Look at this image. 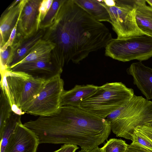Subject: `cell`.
Returning <instances> with one entry per match:
<instances>
[{
  "instance_id": "cell-1",
  "label": "cell",
  "mask_w": 152,
  "mask_h": 152,
  "mask_svg": "<svg viewBox=\"0 0 152 152\" xmlns=\"http://www.w3.org/2000/svg\"><path fill=\"white\" fill-rule=\"evenodd\" d=\"M113 39L109 29L90 15L74 0H64L42 39L55 45L51 62L62 73L69 61L79 63Z\"/></svg>"
},
{
  "instance_id": "cell-2",
  "label": "cell",
  "mask_w": 152,
  "mask_h": 152,
  "mask_svg": "<svg viewBox=\"0 0 152 152\" xmlns=\"http://www.w3.org/2000/svg\"><path fill=\"white\" fill-rule=\"evenodd\" d=\"M24 125L34 133L39 144H70L90 150L104 143L111 131L109 122L78 107L61 106L53 114L40 116Z\"/></svg>"
},
{
  "instance_id": "cell-3",
  "label": "cell",
  "mask_w": 152,
  "mask_h": 152,
  "mask_svg": "<svg viewBox=\"0 0 152 152\" xmlns=\"http://www.w3.org/2000/svg\"><path fill=\"white\" fill-rule=\"evenodd\" d=\"M1 91L6 96L12 112L22 115L23 109L36 97L46 80L7 68L0 70Z\"/></svg>"
},
{
  "instance_id": "cell-4",
  "label": "cell",
  "mask_w": 152,
  "mask_h": 152,
  "mask_svg": "<svg viewBox=\"0 0 152 152\" xmlns=\"http://www.w3.org/2000/svg\"><path fill=\"white\" fill-rule=\"evenodd\" d=\"M106 118L116 137L131 140L136 127L152 121V102L134 95L126 105L115 110Z\"/></svg>"
},
{
  "instance_id": "cell-5",
  "label": "cell",
  "mask_w": 152,
  "mask_h": 152,
  "mask_svg": "<svg viewBox=\"0 0 152 152\" xmlns=\"http://www.w3.org/2000/svg\"><path fill=\"white\" fill-rule=\"evenodd\" d=\"M133 89L121 82L107 83L83 100L79 107L104 118L126 105L134 95Z\"/></svg>"
},
{
  "instance_id": "cell-6",
  "label": "cell",
  "mask_w": 152,
  "mask_h": 152,
  "mask_svg": "<svg viewBox=\"0 0 152 152\" xmlns=\"http://www.w3.org/2000/svg\"><path fill=\"white\" fill-rule=\"evenodd\" d=\"M105 48V56L119 61L146 60L152 56V37L144 35L113 38Z\"/></svg>"
},
{
  "instance_id": "cell-7",
  "label": "cell",
  "mask_w": 152,
  "mask_h": 152,
  "mask_svg": "<svg viewBox=\"0 0 152 152\" xmlns=\"http://www.w3.org/2000/svg\"><path fill=\"white\" fill-rule=\"evenodd\" d=\"M64 83L61 75L46 80L34 98L23 109L28 114L48 116L55 113L61 107V96L64 90Z\"/></svg>"
},
{
  "instance_id": "cell-8",
  "label": "cell",
  "mask_w": 152,
  "mask_h": 152,
  "mask_svg": "<svg viewBox=\"0 0 152 152\" xmlns=\"http://www.w3.org/2000/svg\"><path fill=\"white\" fill-rule=\"evenodd\" d=\"M99 1L107 9L110 17L109 22L117 38L147 35L138 28L135 17L134 0H115L114 6L108 7L102 0Z\"/></svg>"
},
{
  "instance_id": "cell-9",
  "label": "cell",
  "mask_w": 152,
  "mask_h": 152,
  "mask_svg": "<svg viewBox=\"0 0 152 152\" xmlns=\"http://www.w3.org/2000/svg\"><path fill=\"white\" fill-rule=\"evenodd\" d=\"M39 144L34 133L20 123L11 136L4 152H37Z\"/></svg>"
},
{
  "instance_id": "cell-10",
  "label": "cell",
  "mask_w": 152,
  "mask_h": 152,
  "mask_svg": "<svg viewBox=\"0 0 152 152\" xmlns=\"http://www.w3.org/2000/svg\"><path fill=\"white\" fill-rule=\"evenodd\" d=\"M45 29L39 28L29 36L16 35L12 47L7 68L11 69L25 58L34 47L42 39Z\"/></svg>"
},
{
  "instance_id": "cell-11",
  "label": "cell",
  "mask_w": 152,
  "mask_h": 152,
  "mask_svg": "<svg viewBox=\"0 0 152 152\" xmlns=\"http://www.w3.org/2000/svg\"><path fill=\"white\" fill-rule=\"evenodd\" d=\"M41 0H26L21 11L17 35L26 37L38 30L39 9Z\"/></svg>"
},
{
  "instance_id": "cell-12",
  "label": "cell",
  "mask_w": 152,
  "mask_h": 152,
  "mask_svg": "<svg viewBox=\"0 0 152 152\" xmlns=\"http://www.w3.org/2000/svg\"><path fill=\"white\" fill-rule=\"evenodd\" d=\"M126 71L129 75L132 76L134 84L145 97L146 99H152V68L139 61L132 64Z\"/></svg>"
},
{
  "instance_id": "cell-13",
  "label": "cell",
  "mask_w": 152,
  "mask_h": 152,
  "mask_svg": "<svg viewBox=\"0 0 152 152\" xmlns=\"http://www.w3.org/2000/svg\"><path fill=\"white\" fill-rule=\"evenodd\" d=\"M10 69L46 79L61 73L51 61H37L21 63Z\"/></svg>"
},
{
  "instance_id": "cell-14",
  "label": "cell",
  "mask_w": 152,
  "mask_h": 152,
  "mask_svg": "<svg viewBox=\"0 0 152 152\" xmlns=\"http://www.w3.org/2000/svg\"><path fill=\"white\" fill-rule=\"evenodd\" d=\"M26 0H21L12 9L6 10L2 14L0 20V48L8 40L11 32L18 20Z\"/></svg>"
},
{
  "instance_id": "cell-15",
  "label": "cell",
  "mask_w": 152,
  "mask_h": 152,
  "mask_svg": "<svg viewBox=\"0 0 152 152\" xmlns=\"http://www.w3.org/2000/svg\"><path fill=\"white\" fill-rule=\"evenodd\" d=\"M98 86L91 84L76 85L71 89L64 91L61 96V106L79 107L82 101L94 93Z\"/></svg>"
},
{
  "instance_id": "cell-16",
  "label": "cell",
  "mask_w": 152,
  "mask_h": 152,
  "mask_svg": "<svg viewBox=\"0 0 152 152\" xmlns=\"http://www.w3.org/2000/svg\"><path fill=\"white\" fill-rule=\"evenodd\" d=\"M134 5L138 28L147 35L152 37V7L147 5L145 0H134Z\"/></svg>"
},
{
  "instance_id": "cell-17",
  "label": "cell",
  "mask_w": 152,
  "mask_h": 152,
  "mask_svg": "<svg viewBox=\"0 0 152 152\" xmlns=\"http://www.w3.org/2000/svg\"><path fill=\"white\" fill-rule=\"evenodd\" d=\"M79 6L92 17L100 22H109L108 11L98 0H74Z\"/></svg>"
},
{
  "instance_id": "cell-18",
  "label": "cell",
  "mask_w": 152,
  "mask_h": 152,
  "mask_svg": "<svg viewBox=\"0 0 152 152\" xmlns=\"http://www.w3.org/2000/svg\"><path fill=\"white\" fill-rule=\"evenodd\" d=\"M55 47L54 44L42 39L28 55L18 64L37 61H51V53Z\"/></svg>"
},
{
  "instance_id": "cell-19",
  "label": "cell",
  "mask_w": 152,
  "mask_h": 152,
  "mask_svg": "<svg viewBox=\"0 0 152 152\" xmlns=\"http://www.w3.org/2000/svg\"><path fill=\"white\" fill-rule=\"evenodd\" d=\"M21 115L12 112L0 131V152H4L9 140L17 125L21 123Z\"/></svg>"
},
{
  "instance_id": "cell-20",
  "label": "cell",
  "mask_w": 152,
  "mask_h": 152,
  "mask_svg": "<svg viewBox=\"0 0 152 152\" xmlns=\"http://www.w3.org/2000/svg\"><path fill=\"white\" fill-rule=\"evenodd\" d=\"M64 0H53L50 9L43 20L40 22L38 28L45 29L53 24L58 10Z\"/></svg>"
},
{
  "instance_id": "cell-21",
  "label": "cell",
  "mask_w": 152,
  "mask_h": 152,
  "mask_svg": "<svg viewBox=\"0 0 152 152\" xmlns=\"http://www.w3.org/2000/svg\"><path fill=\"white\" fill-rule=\"evenodd\" d=\"M128 145L121 139L111 138L101 148L102 152H124Z\"/></svg>"
},
{
  "instance_id": "cell-22",
  "label": "cell",
  "mask_w": 152,
  "mask_h": 152,
  "mask_svg": "<svg viewBox=\"0 0 152 152\" xmlns=\"http://www.w3.org/2000/svg\"><path fill=\"white\" fill-rule=\"evenodd\" d=\"M12 112L11 107L6 96L1 91L0 96V131Z\"/></svg>"
},
{
  "instance_id": "cell-23",
  "label": "cell",
  "mask_w": 152,
  "mask_h": 152,
  "mask_svg": "<svg viewBox=\"0 0 152 152\" xmlns=\"http://www.w3.org/2000/svg\"><path fill=\"white\" fill-rule=\"evenodd\" d=\"M132 142L138 143L152 151V141L142 133L135 129L131 136Z\"/></svg>"
},
{
  "instance_id": "cell-24",
  "label": "cell",
  "mask_w": 152,
  "mask_h": 152,
  "mask_svg": "<svg viewBox=\"0 0 152 152\" xmlns=\"http://www.w3.org/2000/svg\"><path fill=\"white\" fill-rule=\"evenodd\" d=\"M53 0H41L39 9L38 26L50 9Z\"/></svg>"
},
{
  "instance_id": "cell-25",
  "label": "cell",
  "mask_w": 152,
  "mask_h": 152,
  "mask_svg": "<svg viewBox=\"0 0 152 152\" xmlns=\"http://www.w3.org/2000/svg\"><path fill=\"white\" fill-rule=\"evenodd\" d=\"M12 50V47L10 46L4 51H0V70L7 68V66Z\"/></svg>"
},
{
  "instance_id": "cell-26",
  "label": "cell",
  "mask_w": 152,
  "mask_h": 152,
  "mask_svg": "<svg viewBox=\"0 0 152 152\" xmlns=\"http://www.w3.org/2000/svg\"><path fill=\"white\" fill-rule=\"evenodd\" d=\"M124 152H152L151 151L138 143H131L128 145Z\"/></svg>"
},
{
  "instance_id": "cell-27",
  "label": "cell",
  "mask_w": 152,
  "mask_h": 152,
  "mask_svg": "<svg viewBox=\"0 0 152 152\" xmlns=\"http://www.w3.org/2000/svg\"><path fill=\"white\" fill-rule=\"evenodd\" d=\"M19 20V18L12 31L8 40L5 45L0 49V51H4L8 47L12 46V45L17 35V27Z\"/></svg>"
},
{
  "instance_id": "cell-28",
  "label": "cell",
  "mask_w": 152,
  "mask_h": 152,
  "mask_svg": "<svg viewBox=\"0 0 152 152\" xmlns=\"http://www.w3.org/2000/svg\"><path fill=\"white\" fill-rule=\"evenodd\" d=\"M140 131L152 141V128L146 124L139 126L135 129Z\"/></svg>"
},
{
  "instance_id": "cell-29",
  "label": "cell",
  "mask_w": 152,
  "mask_h": 152,
  "mask_svg": "<svg viewBox=\"0 0 152 152\" xmlns=\"http://www.w3.org/2000/svg\"><path fill=\"white\" fill-rule=\"evenodd\" d=\"M79 148L77 145L65 144L62 145L59 149L53 152H75Z\"/></svg>"
},
{
  "instance_id": "cell-30",
  "label": "cell",
  "mask_w": 152,
  "mask_h": 152,
  "mask_svg": "<svg viewBox=\"0 0 152 152\" xmlns=\"http://www.w3.org/2000/svg\"><path fill=\"white\" fill-rule=\"evenodd\" d=\"M102 2L105 5L108 7L114 6L115 4V0H103Z\"/></svg>"
},
{
  "instance_id": "cell-31",
  "label": "cell",
  "mask_w": 152,
  "mask_h": 152,
  "mask_svg": "<svg viewBox=\"0 0 152 152\" xmlns=\"http://www.w3.org/2000/svg\"><path fill=\"white\" fill-rule=\"evenodd\" d=\"M78 152H102L101 148L96 147L90 150H81Z\"/></svg>"
},
{
  "instance_id": "cell-32",
  "label": "cell",
  "mask_w": 152,
  "mask_h": 152,
  "mask_svg": "<svg viewBox=\"0 0 152 152\" xmlns=\"http://www.w3.org/2000/svg\"><path fill=\"white\" fill-rule=\"evenodd\" d=\"M21 0H16L15 1L12 2V3L10 5L6 10H9L14 7L18 4L20 2Z\"/></svg>"
},
{
  "instance_id": "cell-33",
  "label": "cell",
  "mask_w": 152,
  "mask_h": 152,
  "mask_svg": "<svg viewBox=\"0 0 152 152\" xmlns=\"http://www.w3.org/2000/svg\"><path fill=\"white\" fill-rule=\"evenodd\" d=\"M145 1L152 7V0H146Z\"/></svg>"
},
{
  "instance_id": "cell-34",
  "label": "cell",
  "mask_w": 152,
  "mask_h": 152,
  "mask_svg": "<svg viewBox=\"0 0 152 152\" xmlns=\"http://www.w3.org/2000/svg\"><path fill=\"white\" fill-rule=\"evenodd\" d=\"M148 125L151 127L152 128V121H151V122L148 123V124H147Z\"/></svg>"
}]
</instances>
